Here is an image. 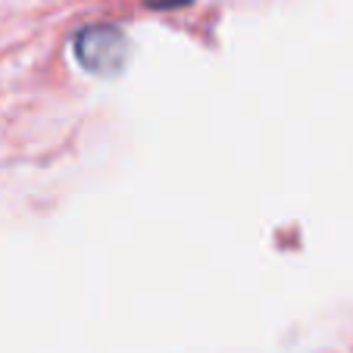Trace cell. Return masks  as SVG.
Instances as JSON below:
<instances>
[{
	"mask_svg": "<svg viewBox=\"0 0 353 353\" xmlns=\"http://www.w3.org/2000/svg\"><path fill=\"white\" fill-rule=\"evenodd\" d=\"M79 66L100 79H116L128 63V41L116 26H85L72 38Z\"/></svg>",
	"mask_w": 353,
	"mask_h": 353,
	"instance_id": "6da1fadb",
	"label": "cell"
},
{
	"mask_svg": "<svg viewBox=\"0 0 353 353\" xmlns=\"http://www.w3.org/2000/svg\"><path fill=\"white\" fill-rule=\"evenodd\" d=\"M147 7L154 10H179V7H188V3H194V0H144Z\"/></svg>",
	"mask_w": 353,
	"mask_h": 353,
	"instance_id": "7a4b0ae2",
	"label": "cell"
}]
</instances>
